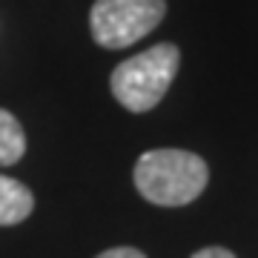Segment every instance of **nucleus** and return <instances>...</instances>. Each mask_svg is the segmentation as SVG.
Listing matches in <instances>:
<instances>
[{
    "mask_svg": "<svg viewBox=\"0 0 258 258\" xmlns=\"http://www.w3.org/2000/svg\"><path fill=\"white\" fill-rule=\"evenodd\" d=\"M192 258H235V255L224 247H207V249H198Z\"/></svg>",
    "mask_w": 258,
    "mask_h": 258,
    "instance_id": "nucleus-7",
    "label": "nucleus"
},
{
    "mask_svg": "<svg viewBox=\"0 0 258 258\" xmlns=\"http://www.w3.org/2000/svg\"><path fill=\"white\" fill-rule=\"evenodd\" d=\"M98 258H147L141 249L135 247H115V249H106V252H101Z\"/></svg>",
    "mask_w": 258,
    "mask_h": 258,
    "instance_id": "nucleus-6",
    "label": "nucleus"
},
{
    "mask_svg": "<svg viewBox=\"0 0 258 258\" xmlns=\"http://www.w3.org/2000/svg\"><path fill=\"white\" fill-rule=\"evenodd\" d=\"M166 0H95L89 29L103 49H126L164 20Z\"/></svg>",
    "mask_w": 258,
    "mask_h": 258,
    "instance_id": "nucleus-3",
    "label": "nucleus"
},
{
    "mask_svg": "<svg viewBox=\"0 0 258 258\" xmlns=\"http://www.w3.org/2000/svg\"><path fill=\"white\" fill-rule=\"evenodd\" d=\"M178 66H181V52L175 43H158L115 66L109 81L112 95L129 112H149L172 86Z\"/></svg>",
    "mask_w": 258,
    "mask_h": 258,
    "instance_id": "nucleus-2",
    "label": "nucleus"
},
{
    "mask_svg": "<svg viewBox=\"0 0 258 258\" xmlns=\"http://www.w3.org/2000/svg\"><path fill=\"white\" fill-rule=\"evenodd\" d=\"M35 198L26 186L9 175H0V227H12L29 218Z\"/></svg>",
    "mask_w": 258,
    "mask_h": 258,
    "instance_id": "nucleus-4",
    "label": "nucleus"
},
{
    "mask_svg": "<svg viewBox=\"0 0 258 258\" xmlns=\"http://www.w3.org/2000/svg\"><path fill=\"white\" fill-rule=\"evenodd\" d=\"M23 152H26L23 126L18 123V118L12 112L0 109V166H9L15 161H20Z\"/></svg>",
    "mask_w": 258,
    "mask_h": 258,
    "instance_id": "nucleus-5",
    "label": "nucleus"
},
{
    "mask_svg": "<svg viewBox=\"0 0 258 258\" xmlns=\"http://www.w3.org/2000/svg\"><path fill=\"white\" fill-rule=\"evenodd\" d=\"M135 186L158 207H184L204 192L210 181L207 161L186 149H149L135 164Z\"/></svg>",
    "mask_w": 258,
    "mask_h": 258,
    "instance_id": "nucleus-1",
    "label": "nucleus"
}]
</instances>
